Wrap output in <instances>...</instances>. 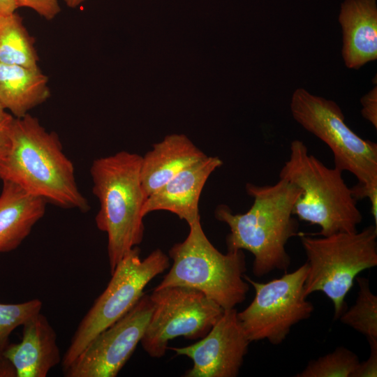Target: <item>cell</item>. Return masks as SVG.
Listing matches in <instances>:
<instances>
[{"instance_id": "6da1fadb", "label": "cell", "mask_w": 377, "mask_h": 377, "mask_svg": "<svg viewBox=\"0 0 377 377\" xmlns=\"http://www.w3.org/2000/svg\"><path fill=\"white\" fill-rule=\"evenodd\" d=\"M245 189L253 199L246 213L233 214L226 205H218L214 212L215 218L230 228L228 251L251 252L254 256L253 273L257 277L274 270L286 272L291 259L286 246L299 233L293 211L302 190L280 178L274 185L247 183Z\"/></svg>"}, {"instance_id": "7a4b0ae2", "label": "cell", "mask_w": 377, "mask_h": 377, "mask_svg": "<svg viewBox=\"0 0 377 377\" xmlns=\"http://www.w3.org/2000/svg\"><path fill=\"white\" fill-rule=\"evenodd\" d=\"M0 179L64 209H89L80 192L71 161L53 131H47L29 113L14 117L10 145L0 165Z\"/></svg>"}, {"instance_id": "3957f363", "label": "cell", "mask_w": 377, "mask_h": 377, "mask_svg": "<svg viewBox=\"0 0 377 377\" xmlns=\"http://www.w3.org/2000/svg\"><path fill=\"white\" fill-rule=\"evenodd\" d=\"M141 161L142 156L121 151L95 159L90 168L92 191L100 203L95 221L108 235L110 273L144 237L147 197L140 180Z\"/></svg>"}, {"instance_id": "277c9868", "label": "cell", "mask_w": 377, "mask_h": 377, "mask_svg": "<svg viewBox=\"0 0 377 377\" xmlns=\"http://www.w3.org/2000/svg\"><path fill=\"white\" fill-rule=\"evenodd\" d=\"M342 173L335 167H327L310 154L303 141L291 142L289 156L279 172V178L302 190L293 213L300 220L320 228L312 235L357 231L362 215Z\"/></svg>"}, {"instance_id": "5b68a950", "label": "cell", "mask_w": 377, "mask_h": 377, "mask_svg": "<svg viewBox=\"0 0 377 377\" xmlns=\"http://www.w3.org/2000/svg\"><path fill=\"white\" fill-rule=\"evenodd\" d=\"M294 119L331 149L334 167L352 173L358 183L351 188L357 200L369 198L371 213L377 225V144L364 140L345 123L338 104L297 89L290 101Z\"/></svg>"}, {"instance_id": "8992f818", "label": "cell", "mask_w": 377, "mask_h": 377, "mask_svg": "<svg viewBox=\"0 0 377 377\" xmlns=\"http://www.w3.org/2000/svg\"><path fill=\"white\" fill-rule=\"evenodd\" d=\"M172 265L155 288L182 286L198 290L223 310L242 303L249 290L244 275L246 270L243 250L216 249L205 234L200 220L189 225V232L182 242L169 251Z\"/></svg>"}, {"instance_id": "52a82bcc", "label": "cell", "mask_w": 377, "mask_h": 377, "mask_svg": "<svg viewBox=\"0 0 377 377\" xmlns=\"http://www.w3.org/2000/svg\"><path fill=\"white\" fill-rule=\"evenodd\" d=\"M300 242L308 264L303 295L323 293L332 302L337 320L346 311L345 297L357 275L377 265V226L322 237L303 234Z\"/></svg>"}, {"instance_id": "ba28073f", "label": "cell", "mask_w": 377, "mask_h": 377, "mask_svg": "<svg viewBox=\"0 0 377 377\" xmlns=\"http://www.w3.org/2000/svg\"><path fill=\"white\" fill-rule=\"evenodd\" d=\"M170 267L162 250H154L145 259L133 247L116 265L104 291L79 323L61 360L63 371L101 332L125 315L144 295L145 286Z\"/></svg>"}, {"instance_id": "9c48e42d", "label": "cell", "mask_w": 377, "mask_h": 377, "mask_svg": "<svg viewBox=\"0 0 377 377\" xmlns=\"http://www.w3.org/2000/svg\"><path fill=\"white\" fill-rule=\"evenodd\" d=\"M307 272L306 262L294 272L267 283L244 275L256 294L251 304L237 312V318L250 342L267 340L279 345L293 326L311 316L313 305L303 295Z\"/></svg>"}, {"instance_id": "30bf717a", "label": "cell", "mask_w": 377, "mask_h": 377, "mask_svg": "<svg viewBox=\"0 0 377 377\" xmlns=\"http://www.w3.org/2000/svg\"><path fill=\"white\" fill-rule=\"evenodd\" d=\"M149 297L153 310L140 343L154 358L163 357L169 341L176 337L202 338L223 312L205 294L189 288H154Z\"/></svg>"}, {"instance_id": "8fae6325", "label": "cell", "mask_w": 377, "mask_h": 377, "mask_svg": "<svg viewBox=\"0 0 377 377\" xmlns=\"http://www.w3.org/2000/svg\"><path fill=\"white\" fill-rule=\"evenodd\" d=\"M153 310L144 295L121 318L101 332L65 370L67 377H115L140 342Z\"/></svg>"}, {"instance_id": "7c38bea8", "label": "cell", "mask_w": 377, "mask_h": 377, "mask_svg": "<svg viewBox=\"0 0 377 377\" xmlns=\"http://www.w3.org/2000/svg\"><path fill=\"white\" fill-rule=\"evenodd\" d=\"M251 342L237 318L235 308L225 309L208 333L184 347H170L177 355L193 361L186 377H235L239 374Z\"/></svg>"}, {"instance_id": "4fadbf2b", "label": "cell", "mask_w": 377, "mask_h": 377, "mask_svg": "<svg viewBox=\"0 0 377 377\" xmlns=\"http://www.w3.org/2000/svg\"><path fill=\"white\" fill-rule=\"evenodd\" d=\"M223 165L217 156H209L186 167L147 198L142 214L165 210L176 214L188 225L200 220L199 200L210 175Z\"/></svg>"}, {"instance_id": "5bb4252c", "label": "cell", "mask_w": 377, "mask_h": 377, "mask_svg": "<svg viewBox=\"0 0 377 377\" xmlns=\"http://www.w3.org/2000/svg\"><path fill=\"white\" fill-rule=\"evenodd\" d=\"M2 353L16 377H45L62 360L57 333L41 311L22 325L21 341L9 343Z\"/></svg>"}, {"instance_id": "9a60e30c", "label": "cell", "mask_w": 377, "mask_h": 377, "mask_svg": "<svg viewBox=\"0 0 377 377\" xmlns=\"http://www.w3.org/2000/svg\"><path fill=\"white\" fill-rule=\"evenodd\" d=\"M338 19L342 30L341 55L346 66L358 70L376 60V0H344Z\"/></svg>"}, {"instance_id": "2e32d148", "label": "cell", "mask_w": 377, "mask_h": 377, "mask_svg": "<svg viewBox=\"0 0 377 377\" xmlns=\"http://www.w3.org/2000/svg\"><path fill=\"white\" fill-rule=\"evenodd\" d=\"M186 135L172 134L142 156L140 180L147 197L180 171L207 157Z\"/></svg>"}, {"instance_id": "e0dca14e", "label": "cell", "mask_w": 377, "mask_h": 377, "mask_svg": "<svg viewBox=\"0 0 377 377\" xmlns=\"http://www.w3.org/2000/svg\"><path fill=\"white\" fill-rule=\"evenodd\" d=\"M0 193V254L16 249L45 213L47 202L17 185L2 182Z\"/></svg>"}, {"instance_id": "ac0fdd59", "label": "cell", "mask_w": 377, "mask_h": 377, "mask_svg": "<svg viewBox=\"0 0 377 377\" xmlns=\"http://www.w3.org/2000/svg\"><path fill=\"white\" fill-rule=\"evenodd\" d=\"M50 96L48 78L39 68L0 63V105L22 117Z\"/></svg>"}, {"instance_id": "d6986e66", "label": "cell", "mask_w": 377, "mask_h": 377, "mask_svg": "<svg viewBox=\"0 0 377 377\" xmlns=\"http://www.w3.org/2000/svg\"><path fill=\"white\" fill-rule=\"evenodd\" d=\"M34 40L15 12L0 15V63L38 68Z\"/></svg>"}, {"instance_id": "ffe728a7", "label": "cell", "mask_w": 377, "mask_h": 377, "mask_svg": "<svg viewBox=\"0 0 377 377\" xmlns=\"http://www.w3.org/2000/svg\"><path fill=\"white\" fill-rule=\"evenodd\" d=\"M356 279L359 285L356 301L339 319L363 334L369 343L377 342V296L371 292L368 279L357 277Z\"/></svg>"}, {"instance_id": "44dd1931", "label": "cell", "mask_w": 377, "mask_h": 377, "mask_svg": "<svg viewBox=\"0 0 377 377\" xmlns=\"http://www.w3.org/2000/svg\"><path fill=\"white\" fill-rule=\"evenodd\" d=\"M360 363L358 356L343 346H339L316 360H311L296 377H353Z\"/></svg>"}, {"instance_id": "7402d4cb", "label": "cell", "mask_w": 377, "mask_h": 377, "mask_svg": "<svg viewBox=\"0 0 377 377\" xmlns=\"http://www.w3.org/2000/svg\"><path fill=\"white\" fill-rule=\"evenodd\" d=\"M42 306L39 299L15 304L0 303V353L10 343L12 332L31 316L40 312Z\"/></svg>"}, {"instance_id": "603a6c76", "label": "cell", "mask_w": 377, "mask_h": 377, "mask_svg": "<svg viewBox=\"0 0 377 377\" xmlns=\"http://www.w3.org/2000/svg\"><path fill=\"white\" fill-rule=\"evenodd\" d=\"M17 7L33 9L47 20L54 19L61 10L58 0H15Z\"/></svg>"}, {"instance_id": "cb8c5ba5", "label": "cell", "mask_w": 377, "mask_h": 377, "mask_svg": "<svg viewBox=\"0 0 377 377\" xmlns=\"http://www.w3.org/2000/svg\"><path fill=\"white\" fill-rule=\"evenodd\" d=\"M362 106L361 114L369 121L375 128H377V87H374L360 99Z\"/></svg>"}, {"instance_id": "d4e9b609", "label": "cell", "mask_w": 377, "mask_h": 377, "mask_svg": "<svg viewBox=\"0 0 377 377\" xmlns=\"http://www.w3.org/2000/svg\"><path fill=\"white\" fill-rule=\"evenodd\" d=\"M370 355L363 362L359 363L353 377L377 376V342L369 343Z\"/></svg>"}, {"instance_id": "484cf974", "label": "cell", "mask_w": 377, "mask_h": 377, "mask_svg": "<svg viewBox=\"0 0 377 377\" xmlns=\"http://www.w3.org/2000/svg\"><path fill=\"white\" fill-rule=\"evenodd\" d=\"M14 117L7 112L0 117V165L6 155L10 142V128Z\"/></svg>"}, {"instance_id": "4316f807", "label": "cell", "mask_w": 377, "mask_h": 377, "mask_svg": "<svg viewBox=\"0 0 377 377\" xmlns=\"http://www.w3.org/2000/svg\"><path fill=\"white\" fill-rule=\"evenodd\" d=\"M0 377H16L13 367L1 353H0Z\"/></svg>"}, {"instance_id": "83f0119b", "label": "cell", "mask_w": 377, "mask_h": 377, "mask_svg": "<svg viewBox=\"0 0 377 377\" xmlns=\"http://www.w3.org/2000/svg\"><path fill=\"white\" fill-rule=\"evenodd\" d=\"M17 8L15 0H0V15L12 14Z\"/></svg>"}, {"instance_id": "f1b7e54d", "label": "cell", "mask_w": 377, "mask_h": 377, "mask_svg": "<svg viewBox=\"0 0 377 377\" xmlns=\"http://www.w3.org/2000/svg\"><path fill=\"white\" fill-rule=\"evenodd\" d=\"M70 8H75L83 3L85 0H63Z\"/></svg>"}, {"instance_id": "f546056e", "label": "cell", "mask_w": 377, "mask_h": 377, "mask_svg": "<svg viewBox=\"0 0 377 377\" xmlns=\"http://www.w3.org/2000/svg\"><path fill=\"white\" fill-rule=\"evenodd\" d=\"M6 112V110L0 105V117L3 116Z\"/></svg>"}]
</instances>
